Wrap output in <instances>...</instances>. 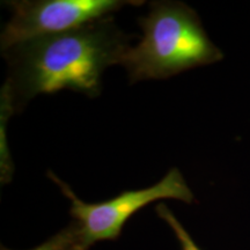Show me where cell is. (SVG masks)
<instances>
[{
	"instance_id": "6da1fadb",
	"label": "cell",
	"mask_w": 250,
	"mask_h": 250,
	"mask_svg": "<svg viewBox=\"0 0 250 250\" xmlns=\"http://www.w3.org/2000/svg\"><path fill=\"white\" fill-rule=\"evenodd\" d=\"M131 39L108 17L12 46L2 51L8 71L1 105L14 114L39 94L62 89L96 98L102 89L103 72L121 64Z\"/></svg>"
},
{
	"instance_id": "7a4b0ae2",
	"label": "cell",
	"mask_w": 250,
	"mask_h": 250,
	"mask_svg": "<svg viewBox=\"0 0 250 250\" xmlns=\"http://www.w3.org/2000/svg\"><path fill=\"white\" fill-rule=\"evenodd\" d=\"M139 24L143 39L130 46L121 61L132 83L167 79L224 57L208 39L196 12L184 2H152Z\"/></svg>"
},
{
	"instance_id": "3957f363",
	"label": "cell",
	"mask_w": 250,
	"mask_h": 250,
	"mask_svg": "<svg viewBox=\"0 0 250 250\" xmlns=\"http://www.w3.org/2000/svg\"><path fill=\"white\" fill-rule=\"evenodd\" d=\"M48 176L70 201L72 220L79 223L83 239L89 248L96 242L117 240L129 219L153 202L162 199H175L186 204L195 202L191 189L177 168L170 169L151 187L127 190L114 198L99 203L83 202L52 171H49Z\"/></svg>"
},
{
	"instance_id": "277c9868",
	"label": "cell",
	"mask_w": 250,
	"mask_h": 250,
	"mask_svg": "<svg viewBox=\"0 0 250 250\" xmlns=\"http://www.w3.org/2000/svg\"><path fill=\"white\" fill-rule=\"evenodd\" d=\"M143 1L126 0H15L6 1L12 18L1 33V51L37 39L77 29L110 17L124 6Z\"/></svg>"
},
{
	"instance_id": "5b68a950",
	"label": "cell",
	"mask_w": 250,
	"mask_h": 250,
	"mask_svg": "<svg viewBox=\"0 0 250 250\" xmlns=\"http://www.w3.org/2000/svg\"><path fill=\"white\" fill-rule=\"evenodd\" d=\"M79 223L72 220L67 226L30 250H88ZM0 250H12L1 247Z\"/></svg>"
},
{
	"instance_id": "8992f818",
	"label": "cell",
	"mask_w": 250,
	"mask_h": 250,
	"mask_svg": "<svg viewBox=\"0 0 250 250\" xmlns=\"http://www.w3.org/2000/svg\"><path fill=\"white\" fill-rule=\"evenodd\" d=\"M155 212L158 217L161 220H164L173 230L175 237L180 243L181 250H202L195 242V240L192 239V236L188 233L182 223L176 218V215L170 211V208L167 205L160 203L155 206Z\"/></svg>"
}]
</instances>
